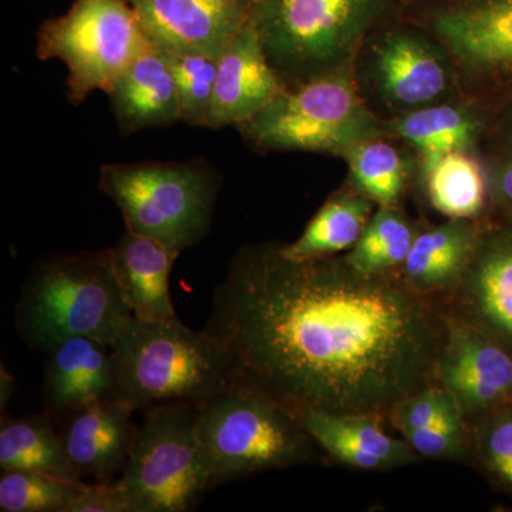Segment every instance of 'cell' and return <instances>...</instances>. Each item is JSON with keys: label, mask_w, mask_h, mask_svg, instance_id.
<instances>
[{"label": "cell", "mask_w": 512, "mask_h": 512, "mask_svg": "<svg viewBox=\"0 0 512 512\" xmlns=\"http://www.w3.org/2000/svg\"><path fill=\"white\" fill-rule=\"evenodd\" d=\"M151 45L220 57L251 16V0H127Z\"/></svg>", "instance_id": "cell-10"}, {"label": "cell", "mask_w": 512, "mask_h": 512, "mask_svg": "<svg viewBox=\"0 0 512 512\" xmlns=\"http://www.w3.org/2000/svg\"><path fill=\"white\" fill-rule=\"evenodd\" d=\"M329 456L360 470H384L414 460L412 447L393 439L366 414L302 409L292 413Z\"/></svg>", "instance_id": "cell-20"}, {"label": "cell", "mask_w": 512, "mask_h": 512, "mask_svg": "<svg viewBox=\"0 0 512 512\" xmlns=\"http://www.w3.org/2000/svg\"><path fill=\"white\" fill-rule=\"evenodd\" d=\"M416 235L403 214L394 207H382L370 218L362 237L345 259L362 274L386 275L403 266Z\"/></svg>", "instance_id": "cell-26"}, {"label": "cell", "mask_w": 512, "mask_h": 512, "mask_svg": "<svg viewBox=\"0 0 512 512\" xmlns=\"http://www.w3.org/2000/svg\"><path fill=\"white\" fill-rule=\"evenodd\" d=\"M453 402V396L446 389L423 387L400 403L397 423L404 436L426 429L446 410L448 404Z\"/></svg>", "instance_id": "cell-31"}, {"label": "cell", "mask_w": 512, "mask_h": 512, "mask_svg": "<svg viewBox=\"0 0 512 512\" xmlns=\"http://www.w3.org/2000/svg\"><path fill=\"white\" fill-rule=\"evenodd\" d=\"M372 72L384 100L409 111L436 103L453 84L446 57L409 32L389 33L377 43Z\"/></svg>", "instance_id": "cell-14"}, {"label": "cell", "mask_w": 512, "mask_h": 512, "mask_svg": "<svg viewBox=\"0 0 512 512\" xmlns=\"http://www.w3.org/2000/svg\"><path fill=\"white\" fill-rule=\"evenodd\" d=\"M205 332L289 412L372 416L423 389L444 340L414 289L345 258L248 245L215 288Z\"/></svg>", "instance_id": "cell-1"}, {"label": "cell", "mask_w": 512, "mask_h": 512, "mask_svg": "<svg viewBox=\"0 0 512 512\" xmlns=\"http://www.w3.org/2000/svg\"><path fill=\"white\" fill-rule=\"evenodd\" d=\"M437 370L460 409L488 410L512 397V356L480 330L457 328L444 340Z\"/></svg>", "instance_id": "cell-12"}, {"label": "cell", "mask_w": 512, "mask_h": 512, "mask_svg": "<svg viewBox=\"0 0 512 512\" xmlns=\"http://www.w3.org/2000/svg\"><path fill=\"white\" fill-rule=\"evenodd\" d=\"M197 421L194 404H161L146 410L123 476L116 481L131 512L191 511L211 490Z\"/></svg>", "instance_id": "cell-8"}, {"label": "cell", "mask_w": 512, "mask_h": 512, "mask_svg": "<svg viewBox=\"0 0 512 512\" xmlns=\"http://www.w3.org/2000/svg\"><path fill=\"white\" fill-rule=\"evenodd\" d=\"M494 190L508 207H512V157L505 160L494 173Z\"/></svg>", "instance_id": "cell-34"}, {"label": "cell", "mask_w": 512, "mask_h": 512, "mask_svg": "<svg viewBox=\"0 0 512 512\" xmlns=\"http://www.w3.org/2000/svg\"><path fill=\"white\" fill-rule=\"evenodd\" d=\"M484 451L494 473L512 487V412L504 414L488 427Z\"/></svg>", "instance_id": "cell-32"}, {"label": "cell", "mask_w": 512, "mask_h": 512, "mask_svg": "<svg viewBox=\"0 0 512 512\" xmlns=\"http://www.w3.org/2000/svg\"><path fill=\"white\" fill-rule=\"evenodd\" d=\"M67 512H131L117 483L86 484Z\"/></svg>", "instance_id": "cell-33"}, {"label": "cell", "mask_w": 512, "mask_h": 512, "mask_svg": "<svg viewBox=\"0 0 512 512\" xmlns=\"http://www.w3.org/2000/svg\"><path fill=\"white\" fill-rule=\"evenodd\" d=\"M171 56L180 96L181 121L191 127L208 128L218 57L195 53Z\"/></svg>", "instance_id": "cell-29"}, {"label": "cell", "mask_w": 512, "mask_h": 512, "mask_svg": "<svg viewBox=\"0 0 512 512\" xmlns=\"http://www.w3.org/2000/svg\"><path fill=\"white\" fill-rule=\"evenodd\" d=\"M153 46L127 0H76L66 15L46 20L37 57L67 67V97L74 106L96 90L106 93L117 76Z\"/></svg>", "instance_id": "cell-9"}, {"label": "cell", "mask_w": 512, "mask_h": 512, "mask_svg": "<svg viewBox=\"0 0 512 512\" xmlns=\"http://www.w3.org/2000/svg\"><path fill=\"white\" fill-rule=\"evenodd\" d=\"M345 157L362 194L382 207H394L406 181V167L399 151L375 137L357 144Z\"/></svg>", "instance_id": "cell-27"}, {"label": "cell", "mask_w": 512, "mask_h": 512, "mask_svg": "<svg viewBox=\"0 0 512 512\" xmlns=\"http://www.w3.org/2000/svg\"><path fill=\"white\" fill-rule=\"evenodd\" d=\"M237 128L256 150L343 157L379 134L377 121L360 99L349 69L286 87Z\"/></svg>", "instance_id": "cell-7"}, {"label": "cell", "mask_w": 512, "mask_h": 512, "mask_svg": "<svg viewBox=\"0 0 512 512\" xmlns=\"http://www.w3.org/2000/svg\"><path fill=\"white\" fill-rule=\"evenodd\" d=\"M410 447L424 457L454 458L463 451L460 407L456 400L448 404L437 420L423 430L407 434Z\"/></svg>", "instance_id": "cell-30"}, {"label": "cell", "mask_w": 512, "mask_h": 512, "mask_svg": "<svg viewBox=\"0 0 512 512\" xmlns=\"http://www.w3.org/2000/svg\"><path fill=\"white\" fill-rule=\"evenodd\" d=\"M286 89L269 63L251 20L218 57L208 128L237 127Z\"/></svg>", "instance_id": "cell-13"}, {"label": "cell", "mask_w": 512, "mask_h": 512, "mask_svg": "<svg viewBox=\"0 0 512 512\" xmlns=\"http://www.w3.org/2000/svg\"><path fill=\"white\" fill-rule=\"evenodd\" d=\"M121 295L134 318L156 320L177 316L170 275L180 252L157 239L126 231L109 248Z\"/></svg>", "instance_id": "cell-19"}, {"label": "cell", "mask_w": 512, "mask_h": 512, "mask_svg": "<svg viewBox=\"0 0 512 512\" xmlns=\"http://www.w3.org/2000/svg\"><path fill=\"white\" fill-rule=\"evenodd\" d=\"M392 131L421 154L424 167L453 151H466L476 140V117L451 104L420 107L390 124Z\"/></svg>", "instance_id": "cell-24"}, {"label": "cell", "mask_w": 512, "mask_h": 512, "mask_svg": "<svg viewBox=\"0 0 512 512\" xmlns=\"http://www.w3.org/2000/svg\"><path fill=\"white\" fill-rule=\"evenodd\" d=\"M384 0H251V20L286 87L349 69Z\"/></svg>", "instance_id": "cell-5"}, {"label": "cell", "mask_w": 512, "mask_h": 512, "mask_svg": "<svg viewBox=\"0 0 512 512\" xmlns=\"http://www.w3.org/2000/svg\"><path fill=\"white\" fill-rule=\"evenodd\" d=\"M220 185V174L204 160L106 164L99 178L127 231L180 254L210 232Z\"/></svg>", "instance_id": "cell-6"}, {"label": "cell", "mask_w": 512, "mask_h": 512, "mask_svg": "<svg viewBox=\"0 0 512 512\" xmlns=\"http://www.w3.org/2000/svg\"><path fill=\"white\" fill-rule=\"evenodd\" d=\"M373 202L365 194L333 195L301 237L281 245L282 254L293 261H309L355 247L369 224Z\"/></svg>", "instance_id": "cell-23"}, {"label": "cell", "mask_w": 512, "mask_h": 512, "mask_svg": "<svg viewBox=\"0 0 512 512\" xmlns=\"http://www.w3.org/2000/svg\"><path fill=\"white\" fill-rule=\"evenodd\" d=\"M134 412L130 404L111 397L60 421L67 457L80 476L113 483L123 473L138 433L131 421Z\"/></svg>", "instance_id": "cell-15"}, {"label": "cell", "mask_w": 512, "mask_h": 512, "mask_svg": "<svg viewBox=\"0 0 512 512\" xmlns=\"http://www.w3.org/2000/svg\"><path fill=\"white\" fill-rule=\"evenodd\" d=\"M477 241L467 220H451L417 234L403 264L404 282L414 291L453 284L466 271Z\"/></svg>", "instance_id": "cell-21"}, {"label": "cell", "mask_w": 512, "mask_h": 512, "mask_svg": "<svg viewBox=\"0 0 512 512\" xmlns=\"http://www.w3.org/2000/svg\"><path fill=\"white\" fill-rule=\"evenodd\" d=\"M461 284V305L480 328L512 345V229L477 241Z\"/></svg>", "instance_id": "cell-18"}, {"label": "cell", "mask_w": 512, "mask_h": 512, "mask_svg": "<svg viewBox=\"0 0 512 512\" xmlns=\"http://www.w3.org/2000/svg\"><path fill=\"white\" fill-rule=\"evenodd\" d=\"M106 94L123 134L181 121L173 56L157 47L151 46L128 64Z\"/></svg>", "instance_id": "cell-17"}, {"label": "cell", "mask_w": 512, "mask_h": 512, "mask_svg": "<svg viewBox=\"0 0 512 512\" xmlns=\"http://www.w3.org/2000/svg\"><path fill=\"white\" fill-rule=\"evenodd\" d=\"M508 140H510V144H511V147H512V120H511V123H510V130H508Z\"/></svg>", "instance_id": "cell-36"}, {"label": "cell", "mask_w": 512, "mask_h": 512, "mask_svg": "<svg viewBox=\"0 0 512 512\" xmlns=\"http://www.w3.org/2000/svg\"><path fill=\"white\" fill-rule=\"evenodd\" d=\"M433 207L451 220H468L483 210L485 178L466 151H453L424 167Z\"/></svg>", "instance_id": "cell-25"}, {"label": "cell", "mask_w": 512, "mask_h": 512, "mask_svg": "<svg viewBox=\"0 0 512 512\" xmlns=\"http://www.w3.org/2000/svg\"><path fill=\"white\" fill-rule=\"evenodd\" d=\"M49 413L28 414L3 420L0 427V468L35 471L82 484V478L67 457L60 431Z\"/></svg>", "instance_id": "cell-22"}, {"label": "cell", "mask_w": 512, "mask_h": 512, "mask_svg": "<svg viewBox=\"0 0 512 512\" xmlns=\"http://www.w3.org/2000/svg\"><path fill=\"white\" fill-rule=\"evenodd\" d=\"M84 485L35 471L2 470L0 511L67 512Z\"/></svg>", "instance_id": "cell-28"}, {"label": "cell", "mask_w": 512, "mask_h": 512, "mask_svg": "<svg viewBox=\"0 0 512 512\" xmlns=\"http://www.w3.org/2000/svg\"><path fill=\"white\" fill-rule=\"evenodd\" d=\"M47 355L43 402L57 423L116 394L113 353L99 340L77 336L59 343Z\"/></svg>", "instance_id": "cell-16"}, {"label": "cell", "mask_w": 512, "mask_h": 512, "mask_svg": "<svg viewBox=\"0 0 512 512\" xmlns=\"http://www.w3.org/2000/svg\"><path fill=\"white\" fill-rule=\"evenodd\" d=\"M197 433L212 488L312 458L311 437L298 419L242 377L198 406Z\"/></svg>", "instance_id": "cell-4"}, {"label": "cell", "mask_w": 512, "mask_h": 512, "mask_svg": "<svg viewBox=\"0 0 512 512\" xmlns=\"http://www.w3.org/2000/svg\"><path fill=\"white\" fill-rule=\"evenodd\" d=\"M2 382H0V407L2 410L8 406L10 396L13 394V387H15V379H13L12 375H10L9 370L5 369V366H2Z\"/></svg>", "instance_id": "cell-35"}, {"label": "cell", "mask_w": 512, "mask_h": 512, "mask_svg": "<svg viewBox=\"0 0 512 512\" xmlns=\"http://www.w3.org/2000/svg\"><path fill=\"white\" fill-rule=\"evenodd\" d=\"M433 30L468 77L512 83V0H461L434 16Z\"/></svg>", "instance_id": "cell-11"}, {"label": "cell", "mask_w": 512, "mask_h": 512, "mask_svg": "<svg viewBox=\"0 0 512 512\" xmlns=\"http://www.w3.org/2000/svg\"><path fill=\"white\" fill-rule=\"evenodd\" d=\"M114 275L109 248L47 256L23 285L15 326L28 348L49 353L86 336L111 346L131 318Z\"/></svg>", "instance_id": "cell-3"}, {"label": "cell", "mask_w": 512, "mask_h": 512, "mask_svg": "<svg viewBox=\"0 0 512 512\" xmlns=\"http://www.w3.org/2000/svg\"><path fill=\"white\" fill-rule=\"evenodd\" d=\"M110 349L116 369L114 397L134 410L171 403L201 406L241 379L217 339L188 328L177 316H131Z\"/></svg>", "instance_id": "cell-2"}]
</instances>
